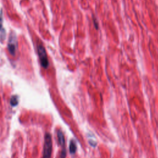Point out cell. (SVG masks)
<instances>
[{"instance_id": "6da1fadb", "label": "cell", "mask_w": 158, "mask_h": 158, "mask_svg": "<svg viewBox=\"0 0 158 158\" xmlns=\"http://www.w3.org/2000/svg\"><path fill=\"white\" fill-rule=\"evenodd\" d=\"M52 149V142L51 135L49 133H46L44 135V146L42 158H51Z\"/></svg>"}, {"instance_id": "7a4b0ae2", "label": "cell", "mask_w": 158, "mask_h": 158, "mask_svg": "<svg viewBox=\"0 0 158 158\" xmlns=\"http://www.w3.org/2000/svg\"><path fill=\"white\" fill-rule=\"evenodd\" d=\"M37 51L41 65L44 69L48 68V67L49 66V61L44 46L41 44H38L37 46Z\"/></svg>"}, {"instance_id": "3957f363", "label": "cell", "mask_w": 158, "mask_h": 158, "mask_svg": "<svg viewBox=\"0 0 158 158\" xmlns=\"http://www.w3.org/2000/svg\"><path fill=\"white\" fill-rule=\"evenodd\" d=\"M7 48L9 53L12 56H14L17 49V40L16 35L14 32H11L9 35Z\"/></svg>"}, {"instance_id": "277c9868", "label": "cell", "mask_w": 158, "mask_h": 158, "mask_svg": "<svg viewBox=\"0 0 158 158\" xmlns=\"http://www.w3.org/2000/svg\"><path fill=\"white\" fill-rule=\"evenodd\" d=\"M57 136L59 143L62 148L61 153H60V158H65L66 149L65 148V138H64V135L62 130H57Z\"/></svg>"}, {"instance_id": "5b68a950", "label": "cell", "mask_w": 158, "mask_h": 158, "mask_svg": "<svg viewBox=\"0 0 158 158\" xmlns=\"http://www.w3.org/2000/svg\"><path fill=\"white\" fill-rule=\"evenodd\" d=\"M2 24H3V19H2V12L1 10L0 12V32H1V39L2 41H3L6 36L5 30L3 29Z\"/></svg>"}, {"instance_id": "8992f818", "label": "cell", "mask_w": 158, "mask_h": 158, "mask_svg": "<svg viewBox=\"0 0 158 158\" xmlns=\"http://www.w3.org/2000/svg\"><path fill=\"white\" fill-rule=\"evenodd\" d=\"M69 151L71 154H75L77 151V146L74 140H71L69 145Z\"/></svg>"}, {"instance_id": "52a82bcc", "label": "cell", "mask_w": 158, "mask_h": 158, "mask_svg": "<svg viewBox=\"0 0 158 158\" xmlns=\"http://www.w3.org/2000/svg\"><path fill=\"white\" fill-rule=\"evenodd\" d=\"M19 103V98L17 96H12L10 99V104L12 106H15Z\"/></svg>"}, {"instance_id": "ba28073f", "label": "cell", "mask_w": 158, "mask_h": 158, "mask_svg": "<svg viewBox=\"0 0 158 158\" xmlns=\"http://www.w3.org/2000/svg\"><path fill=\"white\" fill-rule=\"evenodd\" d=\"M89 143L90 144L93 146V147H95L96 146V143L95 141H93L92 140L91 141H89Z\"/></svg>"}]
</instances>
